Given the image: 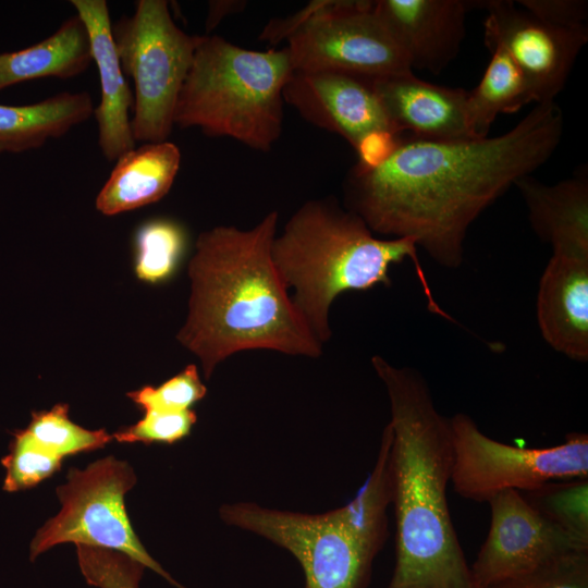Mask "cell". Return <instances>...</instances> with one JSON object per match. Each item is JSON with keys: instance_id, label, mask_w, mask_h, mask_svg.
<instances>
[{"instance_id": "603a6c76", "label": "cell", "mask_w": 588, "mask_h": 588, "mask_svg": "<svg viewBox=\"0 0 588 588\" xmlns=\"http://www.w3.org/2000/svg\"><path fill=\"white\" fill-rule=\"evenodd\" d=\"M520 493L538 513L588 546V478L550 481Z\"/></svg>"}, {"instance_id": "484cf974", "label": "cell", "mask_w": 588, "mask_h": 588, "mask_svg": "<svg viewBox=\"0 0 588 588\" xmlns=\"http://www.w3.org/2000/svg\"><path fill=\"white\" fill-rule=\"evenodd\" d=\"M7 469L3 489L9 492L37 486L61 467L62 458L39 446L24 429L13 433L9 453L2 458Z\"/></svg>"}, {"instance_id": "8992f818", "label": "cell", "mask_w": 588, "mask_h": 588, "mask_svg": "<svg viewBox=\"0 0 588 588\" xmlns=\"http://www.w3.org/2000/svg\"><path fill=\"white\" fill-rule=\"evenodd\" d=\"M293 71L287 47L255 51L199 36L174 125L268 152L282 132L283 89Z\"/></svg>"}, {"instance_id": "277c9868", "label": "cell", "mask_w": 588, "mask_h": 588, "mask_svg": "<svg viewBox=\"0 0 588 588\" xmlns=\"http://www.w3.org/2000/svg\"><path fill=\"white\" fill-rule=\"evenodd\" d=\"M412 238H378L356 213L333 198L303 204L275 235L271 256L275 269L306 324L321 343L331 338L330 307L350 290L391 285L392 265L411 259L428 308L451 319L433 299Z\"/></svg>"}, {"instance_id": "7a4b0ae2", "label": "cell", "mask_w": 588, "mask_h": 588, "mask_svg": "<svg viewBox=\"0 0 588 588\" xmlns=\"http://www.w3.org/2000/svg\"><path fill=\"white\" fill-rule=\"evenodd\" d=\"M278 219L271 211L252 229L219 225L197 238L188 265V315L176 338L200 359L206 379L243 351L322 354L272 260Z\"/></svg>"}, {"instance_id": "9a60e30c", "label": "cell", "mask_w": 588, "mask_h": 588, "mask_svg": "<svg viewBox=\"0 0 588 588\" xmlns=\"http://www.w3.org/2000/svg\"><path fill=\"white\" fill-rule=\"evenodd\" d=\"M373 86L399 134L430 140L476 138L467 123L468 90L434 85L413 72L373 79Z\"/></svg>"}, {"instance_id": "44dd1931", "label": "cell", "mask_w": 588, "mask_h": 588, "mask_svg": "<svg viewBox=\"0 0 588 588\" xmlns=\"http://www.w3.org/2000/svg\"><path fill=\"white\" fill-rule=\"evenodd\" d=\"M94 111L87 91H63L32 105H0V155L39 148L87 121Z\"/></svg>"}, {"instance_id": "ffe728a7", "label": "cell", "mask_w": 588, "mask_h": 588, "mask_svg": "<svg viewBox=\"0 0 588 588\" xmlns=\"http://www.w3.org/2000/svg\"><path fill=\"white\" fill-rule=\"evenodd\" d=\"M91 62L86 26L75 14L44 40L0 53V90L36 78H71L85 72Z\"/></svg>"}, {"instance_id": "3957f363", "label": "cell", "mask_w": 588, "mask_h": 588, "mask_svg": "<svg viewBox=\"0 0 588 588\" xmlns=\"http://www.w3.org/2000/svg\"><path fill=\"white\" fill-rule=\"evenodd\" d=\"M371 364L391 412L396 560L387 588H474L448 505L453 465L449 419L436 408L417 371L378 355Z\"/></svg>"}, {"instance_id": "9c48e42d", "label": "cell", "mask_w": 588, "mask_h": 588, "mask_svg": "<svg viewBox=\"0 0 588 588\" xmlns=\"http://www.w3.org/2000/svg\"><path fill=\"white\" fill-rule=\"evenodd\" d=\"M453 465L451 482L462 497L488 502L505 490L519 492L547 482L588 478V434L571 432L550 448L510 445L485 434L466 414L449 418Z\"/></svg>"}, {"instance_id": "ac0fdd59", "label": "cell", "mask_w": 588, "mask_h": 588, "mask_svg": "<svg viewBox=\"0 0 588 588\" xmlns=\"http://www.w3.org/2000/svg\"><path fill=\"white\" fill-rule=\"evenodd\" d=\"M515 186L530 225L553 253L588 255V180L584 173L552 185L527 175Z\"/></svg>"}, {"instance_id": "4fadbf2b", "label": "cell", "mask_w": 588, "mask_h": 588, "mask_svg": "<svg viewBox=\"0 0 588 588\" xmlns=\"http://www.w3.org/2000/svg\"><path fill=\"white\" fill-rule=\"evenodd\" d=\"M283 101L309 123L343 137L353 148L373 131L399 134L371 78L338 71H293L283 89Z\"/></svg>"}, {"instance_id": "2e32d148", "label": "cell", "mask_w": 588, "mask_h": 588, "mask_svg": "<svg viewBox=\"0 0 588 588\" xmlns=\"http://www.w3.org/2000/svg\"><path fill=\"white\" fill-rule=\"evenodd\" d=\"M84 22L100 81V102L95 108L98 145L108 161H117L135 148L130 110L134 98L112 36V23L105 0H71Z\"/></svg>"}, {"instance_id": "5b68a950", "label": "cell", "mask_w": 588, "mask_h": 588, "mask_svg": "<svg viewBox=\"0 0 588 588\" xmlns=\"http://www.w3.org/2000/svg\"><path fill=\"white\" fill-rule=\"evenodd\" d=\"M391 502L390 450L382 445L364 485L339 509L307 514L236 502L223 504L219 515L289 551L303 569L304 588H367L388 537Z\"/></svg>"}, {"instance_id": "1f68e13d", "label": "cell", "mask_w": 588, "mask_h": 588, "mask_svg": "<svg viewBox=\"0 0 588 588\" xmlns=\"http://www.w3.org/2000/svg\"><path fill=\"white\" fill-rule=\"evenodd\" d=\"M401 135L390 131H373L366 134L354 148L357 166L375 169L387 161L396 149Z\"/></svg>"}, {"instance_id": "f1b7e54d", "label": "cell", "mask_w": 588, "mask_h": 588, "mask_svg": "<svg viewBox=\"0 0 588 588\" xmlns=\"http://www.w3.org/2000/svg\"><path fill=\"white\" fill-rule=\"evenodd\" d=\"M144 413L140 420L117 431L112 437L121 443L173 444L187 437L197 420L193 409L183 412L144 411Z\"/></svg>"}, {"instance_id": "d4e9b609", "label": "cell", "mask_w": 588, "mask_h": 588, "mask_svg": "<svg viewBox=\"0 0 588 588\" xmlns=\"http://www.w3.org/2000/svg\"><path fill=\"white\" fill-rule=\"evenodd\" d=\"M185 234L164 219L144 224L136 235L135 273L142 281L158 283L170 278L184 252Z\"/></svg>"}, {"instance_id": "e0dca14e", "label": "cell", "mask_w": 588, "mask_h": 588, "mask_svg": "<svg viewBox=\"0 0 588 588\" xmlns=\"http://www.w3.org/2000/svg\"><path fill=\"white\" fill-rule=\"evenodd\" d=\"M537 320L552 348L587 362L588 255L553 253L539 283Z\"/></svg>"}, {"instance_id": "ba28073f", "label": "cell", "mask_w": 588, "mask_h": 588, "mask_svg": "<svg viewBox=\"0 0 588 588\" xmlns=\"http://www.w3.org/2000/svg\"><path fill=\"white\" fill-rule=\"evenodd\" d=\"M135 483L136 475L130 464L113 456L84 469L71 468L68 481L56 489L61 510L36 532L30 560L66 542L108 549L128 555L183 588L147 552L131 525L124 497Z\"/></svg>"}, {"instance_id": "52a82bcc", "label": "cell", "mask_w": 588, "mask_h": 588, "mask_svg": "<svg viewBox=\"0 0 588 588\" xmlns=\"http://www.w3.org/2000/svg\"><path fill=\"white\" fill-rule=\"evenodd\" d=\"M112 36L123 73L134 82V140H167L199 36L174 23L166 0H138L132 15L112 24Z\"/></svg>"}, {"instance_id": "6da1fadb", "label": "cell", "mask_w": 588, "mask_h": 588, "mask_svg": "<svg viewBox=\"0 0 588 588\" xmlns=\"http://www.w3.org/2000/svg\"><path fill=\"white\" fill-rule=\"evenodd\" d=\"M564 130L555 101L538 103L498 136L456 140L401 137L375 169L355 164L345 208L371 232L412 238L441 266L456 268L471 223L511 186L544 164Z\"/></svg>"}, {"instance_id": "7402d4cb", "label": "cell", "mask_w": 588, "mask_h": 588, "mask_svg": "<svg viewBox=\"0 0 588 588\" xmlns=\"http://www.w3.org/2000/svg\"><path fill=\"white\" fill-rule=\"evenodd\" d=\"M489 51L491 59L466 100L467 123L476 138L488 136L499 114L514 113L532 102L528 83L513 59L500 47Z\"/></svg>"}, {"instance_id": "f546056e", "label": "cell", "mask_w": 588, "mask_h": 588, "mask_svg": "<svg viewBox=\"0 0 588 588\" xmlns=\"http://www.w3.org/2000/svg\"><path fill=\"white\" fill-rule=\"evenodd\" d=\"M515 3L534 17L558 27L587 25L588 2L585 0H518Z\"/></svg>"}, {"instance_id": "8fae6325", "label": "cell", "mask_w": 588, "mask_h": 588, "mask_svg": "<svg viewBox=\"0 0 588 588\" xmlns=\"http://www.w3.org/2000/svg\"><path fill=\"white\" fill-rule=\"evenodd\" d=\"M485 44L502 48L524 74L532 102L555 101L575 61L588 41L587 25L547 24L511 0L482 1Z\"/></svg>"}, {"instance_id": "30bf717a", "label": "cell", "mask_w": 588, "mask_h": 588, "mask_svg": "<svg viewBox=\"0 0 588 588\" xmlns=\"http://www.w3.org/2000/svg\"><path fill=\"white\" fill-rule=\"evenodd\" d=\"M287 41L294 71H338L371 79L413 72L373 1L333 0Z\"/></svg>"}, {"instance_id": "d6a6232c", "label": "cell", "mask_w": 588, "mask_h": 588, "mask_svg": "<svg viewBox=\"0 0 588 588\" xmlns=\"http://www.w3.org/2000/svg\"><path fill=\"white\" fill-rule=\"evenodd\" d=\"M245 3L244 1H210L206 32H211L226 15L241 11Z\"/></svg>"}, {"instance_id": "4dcf8cb0", "label": "cell", "mask_w": 588, "mask_h": 588, "mask_svg": "<svg viewBox=\"0 0 588 588\" xmlns=\"http://www.w3.org/2000/svg\"><path fill=\"white\" fill-rule=\"evenodd\" d=\"M333 0L310 1L299 11L285 19L271 20L264 27L259 40L270 44H279L289 40L294 34L302 29L311 19L324 11Z\"/></svg>"}, {"instance_id": "4316f807", "label": "cell", "mask_w": 588, "mask_h": 588, "mask_svg": "<svg viewBox=\"0 0 588 588\" xmlns=\"http://www.w3.org/2000/svg\"><path fill=\"white\" fill-rule=\"evenodd\" d=\"M490 588H588V550L555 555Z\"/></svg>"}, {"instance_id": "83f0119b", "label": "cell", "mask_w": 588, "mask_h": 588, "mask_svg": "<svg viewBox=\"0 0 588 588\" xmlns=\"http://www.w3.org/2000/svg\"><path fill=\"white\" fill-rule=\"evenodd\" d=\"M206 393L197 367L188 365L159 387L146 385L128 392L127 396L143 411L183 412L191 409Z\"/></svg>"}, {"instance_id": "d6986e66", "label": "cell", "mask_w": 588, "mask_h": 588, "mask_svg": "<svg viewBox=\"0 0 588 588\" xmlns=\"http://www.w3.org/2000/svg\"><path fill=\"white\" fill-rule=\"evenodd\" d=\"M181 164V152L170 142L145 143L117 161L96 198L102 215L114 216L160 200L170 191Z\"/></svg>"}, {"instance_id": "7c38bea8", "label": "cell", "mask_w": 588, "mask_h": 588, "mask_svg": "<svg viewBox=\"0 0 588 588\" xmlns=\"http://www.w3.org/2000/svg\"><path fill=\"white\" fill-rule=\"evenodd\" d=\"M488 503L490 528L469 567L474 588H490L555 555L588 550V546L538 513L519 491H502Z\"/></svg>"}, {"instance_id": "5bb4252c", "label": "cell", "mask_w": 588, "mask_h": 588, "mask_svg": "<svg viewBox=\"0 0 588 588\" xmlns=\"http://www.w3.org/2000/svg\"><path fill=\"white\" fill-rule=\"evenodd\" d=\"M471 0H377L373 10L404 50L412 70L443 71L460 52Z\"/></svg>"}, {"instance_id": "cb8c5ba5", "label": "cell", "mask_w": 588, "mask_h": 588, "mask_svg": "<svg viewBox=\"0 0 588 588\" xmlns=\"http://www.w3.org/2000/svg\"><path fill=\"white\" fill-rule=\"evenodd\" d=\"M24 430L39 446L62 460L103 448L113 439L105 429L89 430L73 422L66 404L33 412L32 420Z\"/></svg>"}]
</instances>
